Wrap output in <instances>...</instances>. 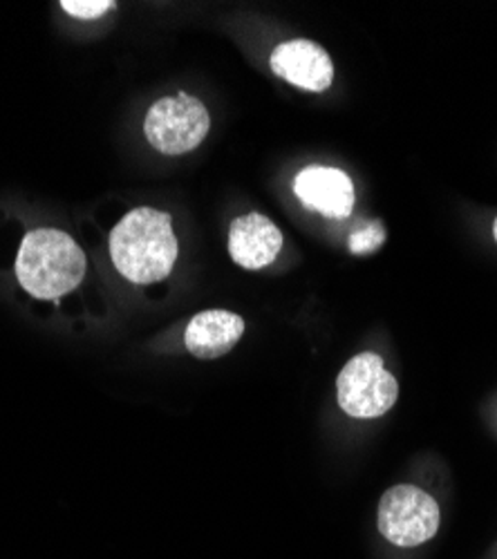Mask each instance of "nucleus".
<instances>
[{"instance_id":"1","label":"nucleus","mask_w":497,"mask_h":559,"mask_svg":"<svg viewBox=\"0 0 497 559\" xmlns=\"http://www.w3.org/2000/svg\"><path fill=\"white\" fill-rule=\"evenodd\" d=\"M177 253L173 219L164 211L149 206L134 209L113 228V262L134 285L159 283L173 271Z\"/></svg>"},{"instance_id":"2","label":"nucleus","mask_w":497,"mask_h":559,"mask_svg":"<svg viewBox=\"0 0 497 559\" xmlns=\"http://www.w3.org/2000/svg\"><path fill=\"white\" fill-rule=\"evenodd\" d=\"M85 275V255L63 230L38 228L25 236L16 258L21 287L38 300H59Z\"/></svg>"},{"instance_id":"3","label":"nucleus","mask_w":497,"mask_h":559,"mask_svg":"<svg viewBox=\"0 0 497 559\" xmlns=\"http://www.w3.org/2000/svg\"><path fill=\"white\" fill-rule=\"evenodd\" d=\"M209 126L211 117L204 104L179 92L175 97L159 99L149 110L144 132L162 155H185L204 142Z\"/></svg>"},{"instance_id":"4","label":"nucleus","mask_w":497,"mask_h":559,"mask_svg":"<svg viewBox=\"0 0 497 559\" xmlns=\"http://www.w3.org/2000/svg\"><path fill=\"white\" fill-rule=\"evenodd\" d=\"M399 385L379 354L354 356L336 379V399L352 418L383 416L397 403Z\"/></svg>"},{"instance_id":"5","label":"nucleus","mask_w":497,"mask_h":559,"mask_svg":"<svg viewBox=\"0 0 497 559\" xmlns=\"http://www.w3.org/2000/svg\"><path fill=\"white\" fill-rule=\"evenodd\" d=\"M439 528L437 501L415 488L394 486L379 503V531L394 546H419L435 537Z\"/></svg>"},{"instance_id":"6","label":"nucleus","mask_w":497,"mask_h":559,"mask_svg":"<svg viewBox=\"0 0 497 559\" xmlns=\"http://www.w3.org/2000/svg\"><path fill=\"white\" fill-rule=\"evenodd\" d=\"M271 70L292 85L309 92H326L334 81V63L319 43L305 38L281 43L271 52Z\"/></svg>"},{"instance_id":"7","label":"nucleus","mask_w":497,"mask_h":559,"mask_svg":"<svg viewBox=\"0 0 497 559\" xmlns=\"http://www.w3.org/2000/svg\"><path fill=\"white\" fill-rule=\"evenodd\" d=\"M294 191L307 209L330 219H345L354 209V183L339 168H303L296 175Z\"/></svg>"},{"instance_id":"8","label":"nucleus","mask_w":497,"mask_h":559,"mask_svg":"<svg viewBox=\"0 0 497 559\" xmlns=\"http://www.w3.org/2000/svg\"><path fill=\"white\" fill-rule=\"evenodd\" d=\"M283 249V233L269 217L249 213L229 228V253L236 264L258 271L276 260Z\"/></svg>"},{"instance_id":"9","label":"nucleus","mask_w":497,"mask_h":559,"mask_svg":"<svg viewBox=\"0 0 497 559\" xmlns=\"http://www.w3.org/2000/svg\"><path fill=\"white\" fill-rule=\"evenodd\" d=\"M245 334V320L224 309L198 313L187 328V349L198 358H217L229 354Z\"/></svg>"},{"instance_id":"10","label":"nucleus","mask_w":497,"mask_h":559,"mask_svg":"<svg viewBox=\"0 0 497 559\" xmlns=\"http://www.w3.org/2000/svg\"><path fill=\"white\" fill-rule=\"evenodd\" d=\"M386 240V230L381 222H370L360 230H354L350 238V251L356 255H368L375 253Z\"/></svg>"},{"instance_id":"11","label":"nucleus","mask_w":497,"mask_h":559,"mask_svg":"<svg viewBox=\"0 0 497 559\" xmlns=\"http://www.w3.org/2000/svg\"><path fill=\"white\" fill-rule=\"evenodd\" d=\"M61 8L76 19L90 21V19H99L106 12H110L115 8L113 0H63Z\"/></svg>"},{"instance_id":"12","label":"nucleus","mask_w":497,"mask_h":559,"mask_svg":"<svg viewBox=\"0 0 497 559\" xmlns=\"http://www.w3.org/2000/svg\"><path fill=\"white\" fill-rule=\"evenodd\" d=\"M493 236H495V240H497V219L493 222Z\"/></svg>"}]
</instances>
